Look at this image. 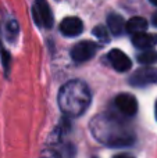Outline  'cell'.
Instances as JSON below:
<instances>
[{"label": "cell", "instance_id": "6da1fadb", "mask_svg": "<svg viewBox=\"0 0 157 158\" xmlns=\"http://www.w3.org/2000/svg\"><path fill=\"white\" fill-rule=\"evenodd\" d=\"M89 128L95 139L108 147H128L135 142V133L129 122L116 111H106L95 115Z\"/></svg>", "mask_w": 157, "mask_h": 158}, {"label": "cell", "instance_id": "7a4b0ae2", "mask_svg": "<svg viewBox=\"0 0 157 158\" xmlns=\"http://www.w3.org/2000/svg\"><path fill=\"white\" fill-rule=\"evenodd\" d=\"M92 94L88 85L82 81H70L61 86L58 92V107L68 118L81 117L91 106Z\"/></svg>", "mask_w": 157, "mask_h": 158}, {"label": "cell", "instance_id": "3957f363", "mask_svg": "<svg viewBox=\"0 0 157 158\" xmlns=\"http://www.w3.org/2000/svg\"><path fill=\"white\" fill-rule=\"evenodd\" d=\"M114 111L125 118H131L138 111V101L134 96L122 93L114 98Z\"/></svg>", "mask_w": 157, "mask_h": 158}, {"label": "cell", "instance_id": "277c9868", "mask_svg": "<svg viewBox=\"0 0 157 158\" xmlns=\"http://www.w3.org/2000/svg\"><path fill=\"white\" fill-rule=\"evenodd\" d=\"M33 21L43 28L53 27V13L46 0H35L33 3Z\"/></svg>", "mask_w": 157, "mask_h": 158}, {"label": "cell", "instance_id": "5b68a950", "mask_svg": "<svg viewBox=\"0 0 157 158\" xmlns=\"http://www.w3.org/2000/svg\"><path fill=\"white\" fill-rule=\"evenodd\" d=\"M99 50V44L89 40H83L77 43L71 50V58L75 63H85L91 60Z\"/></svg>", "mask_w": 157, "mask_h": 158}, {"label": "cell", "instance_id": "8992f818", "mask_svg": "<svg viewBox=\"0 0 157 158\" xmlns=\"http://www.w3.org/2000/svg\"><path fill=\"white\" fill-rule=\"evenodd\" d=\"M129 83L136 87H145L149 85L157 83V68L143 67L135 71L129 78Z\"/></svg>", "mask_w": 157, "mask_h": 158}, {"label": "cell", "instance_id": "52a82bcc", "mask_svg": "<svg viewBox=\"0 0 157 158\" xmlns=\"http://www.w3.org/2000/svg\"><path fill=\"white\" fill-rule=\"evenodd\" d=\"M108 61L113 65V68L118 72H125L128 69H131V67H132V63L128 58V56L124 54L121 50H117V49L111 50L108 53Z\"/></svg>", "mask_w": 157, "mask_h": 158}, {"label": "cell", "instance_id": "ba28073f", "mask_svg": "<svg viewBox=\"0 0 157 158\" xmlns=\"http://www.w3.org/2000/svg\"><path fill=\"white\" fill-rule=\"evenodd\" d=\"M60 31L66 36H78L83 31V24L77 17H68L61 21Z\"/></svg>", "mask_w": 157, "mask_h": 158}, {"label": "cell", "instance_id": "9c48e42d", "mask_svg": "<svg viewBox=\"0 0 157 158\" xmlns=\"http://www.w3.org/2000/svg\"><path fill=\"white\" fill-rule=\"evenodd\" d=\"M132 43L138 49H152L157 44V33H146V32H138L134 33Z\"/></svg>", "mask_w": 157, "mask_h": 158}, {"label": "cell", "instance_id": "30bf717a", "mask_svg": "<svg viewBox=\"0 0 157 158\" xmlns=\"http://www.w3.org/2000/svg\"><path fill=\"white\" fill-rule=\"evenodd\" d=\"M107 25H108V29L113 35H121L125 29V21L121 15L118 14L113 13L107 17Z\"/></svg>", "mask_w": 157, "mask_h": 158}, {"label": "cell", "instance_id": "8fae6325", "mask_svg": "<svg viewBox=\"0 0 157 158\" xmlns=\"http://www.w3.org/2000/svg\"><path fill=\"white\" fill-rule=\"evenodd\" d=\"M147 29V21L142 17H134L128 22H125V31L128 33H138V32H145Z\"/></svg>", "mask_w": 157, "mask_h": 158}, {"label": "cell", "instance_id": "7c38bea8", "mask_svg": "<svg viewBox=\"0 0 157 158\" xmlns=\"http://www.w3.org/2000/svg\"><path fill=\"white\" fill-rule=\"evenodd\" d=\"M18 22L15 21L14 18H7V21L4 22V32H6V36L10 42H13L14 39L17 38L18 35Z\"/></svg>", "mask_w": 157, "mask_h": 158}, {"label": "cell", "instance_id": "4fadbf2b", "mask_svg": "<svg viewBox=\"0 0 157 158\" xmlns=\"http://www.w3.org/2000/svg\"><path fill=\"white\" fill-rule=\"evenodd\" d=\"M138 61L141 64H153L157 61V53L156 52H145L138 56Z\"/></svg>", "mask_w": 157, "mask_h": 158}, {"label": "cell", "instance_id": "5bb4252c", "mask_svg": "<svg viewBox=\"0 0 157 158\" xmlns=\"http://www.w3.org/2000/svg\"><path fill=\"white\" fill-rule=\"evenodd\" d=\"M93 35L96 36L97 39L103 40V42H108V40H110V38H108V32H107V29H106L104 27H102V25H97L96 28H93Z\"/></svg>", "mask_w": 157, "mask_h": 158}, {"label": "cell", "instance_id": "9a60e30c", "mask_svg": "<svg viewBox=\"0 0 157 158\" xmlns=\"http://www.w3.org/2000/svg\"><path fill=\"white\" fill-rule=\"evenodd\" d=\"M2 54H3V64H4V68L6 71H8V63H10V54L4 50H2Z\"/></svg>", "mask_w": 157, "mask_h": 158}, {"label": "cell", "instance_id": "2e32d148", "mask_svg": "<svg viewBox=\"0 0 157 158\" xmlns=\"http://www.w3.org/2000/svg\"><path fill=\"white\" fill-rule=\"evenodd\" d=\"M152 22H153V25H155V27H157V13L153 14V17H152Z\"/></svg>", "mask_w": 157, "mask_h": 158}, {"label": "cell", "instance_id": "e0dca14e", "mask_svg": "<svg viewBox=\"0 0 157 158\" xmlns=\"http://www.w3.org/2000/svg\"><path fill=\"white\" fill-rule=\"evenodd\" d=\"M150 3H153L155 6H157V0H150Z\"/></svg>", "mask_w": 157, "mask_h": 158}, {"label": "cell", "instance_id": "ac0fdd59", "mask_svg": "<svg viewBox=\"0 0 157 158\" xmlns=\"http://www.w3.org/2000/svg\"><path fill=\"white\" fill-rule=\"evenodd\" d=\"M156 118H157V101H156Z\"/></svg>", "mask_w": 157, "mask_h": 158}]
</instances>
